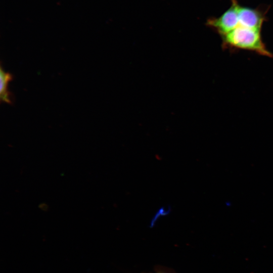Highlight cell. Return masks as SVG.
Listing matches in <instances>:
<instances>
[{"label": "cell", "instance_id": "cell-1", "mask_svg": "<svg viewBox=\"0 0 273 273\" xmlns=\"http://www.w3.org/2000/svg\"><path fill=\"white\" fill-rule=\"evenodd\" d=\"M222 47L231 50H244L272 58L273 54L263 43L261 30L245 27L239 23L231 31L221 36Z\"/></svg>", "mask_w": 273, "mask_h": 273}, {"label": "cell", "instance_id": "cell-2", "mask_svg": "<svg viewBox=\"0 0 273 273\" xmlns=\"http://www.w3.org/2000/svg\"><path fill=\"white\" fill-rule=\"evenodd\" d=\"M12 75L10 73L4 71L1 66L0 70V99L1 102L7 104L12 103V96L8 88L9 82L12 80Z\"/></svg>", "mask_w": 273, "mask_h": 273}, {"label": "cell", "instance_id": "cell-3", "mask_svg": "<svg viewBox=\"0 0 273 273\" xmlns=\"http://www.w3.org/2000/svg\"><path fill=\"white\" fill-rule=\"evenodd\" d=\"M156 273H170L169 272H166L163 270L160 271L158 269Z\"/></svg>", "mask_w": 273, "mask_h": 273}]
</instances>
